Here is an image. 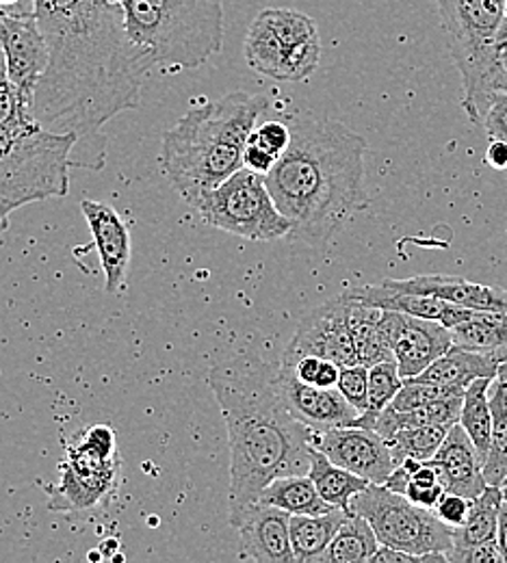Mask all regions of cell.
Segmentation results:
<instances>
[{"mask_svg":"<svg viewBox=\"0 0 507 563\" xmlns=\"http://www.w3.org/2000/svg\"><path fill=\"white\" fill-rule=\"evenodd\" d=\"M48 44V66L35 89L37 122L74 135L73 167L100 172L107 161L104 126L137 109L152 70L133 44L124 9L113 0H33Z\"/></svg>","mask_w":507,"mask_h":563,"instance_id":"cell-1","label":"cell"},{"mask_svg":"<svg viewBox=\"0 0 507 563\" xmlns=\"http://www.w3.org/2000/svg\"><path fill=\"white\" fill-rule=\"evenodd\" d=\"M230 440V525L278 477L308 475L312 429L289 410L280 368L234 355L207 377Z\"/></svg>","mask_w":507,"mask_h":563,"instance_id":"cell-2","label":"cell"},{"mask_svg":"<svg viewBox=\"0 0 507 563\" xmlns=\"http://www.w3.org/2000/svg\"><path fill=\"white\" fill-rule=\"evenodd\" d=\"M290 143L265 176L290 236L323 247L368 205L364 185L366 141L334 120L293 115Z\"/></svg>","mask_w":507,"mask_h":563,"instance_id":"cell-3","label":"cell"},{"mask_svg":"<svg viewBox=\"0 0 507 563\" xmlns=\"http://www.w3.org/2000/svg\"><path fill=\"white\" fill-rule=\"evenodd\" d=\"M267 109L265 93L230 91L189 109L165 131L161 169L187 205L196 207L207 191L243 167V150Z\"/></svg>","mask_w":507,"mask_h":563,"instance_id":"cell-4","label":"cell"},{"mask_svg":"<svg viewBox=\"0 0 507 563\" xmlns=\"http://www.w3.org/2000/svg\"><path fill=\"white\" fill-rule=\"evenodd\" d=\"M126 33L152 68L196 70L223 46V0H120Z\"/></svg>","mask_w":507,"mask_h":563,"instance_id":"cell-5","label":"cell"},{"mask_svg":"<svg viewBox=\"0 0 507 563\" xmlns=\"http://www.w3.org/2000/svg\"><path fill=\"white\" fill-rule=\"evenodd\" d=\"M74 143L44 126L22 135L0 126V234L18 209L70 194Z\"/></svg>","mask_w":507,"mask_h":563,"instance_id":"cell-6","label":"cell"},{"mask_svg":"<svg viewBox=\"0 0 507 563\" xmlns=\"http://www.w3.org/2000/svg\"><path fill=\"white\" fill-rule=\"evenodd\" d=\"M436 4L449 35L453 64L462 76V107L469 120L482 126V118L497 93L493 74L502 53L497 35L506 0H436Z\"/></svg>","mask_w":507,"mask_h":563,"instance_id":"cell-7","label":"cell"},{"mask_svg":"<svg viewBox=\"0 0 507 563\" xmlns=\"http://www.w3.org/2000/svg\"><path fill=\"white\" fill-rule=\"evenodd\" d=\"M62 479L48 486V509L57 514H91L109 503L120 484L118 438L109 424H91L66 444Z\"/></svg>","mask_w":507,"mask_h":563,"instance_id":"cell-8","label":"cell"},{"mask_svg":"<svg viewBox=\"0 0 507 563\" xmlns=\"http://www.w3.org/2000/svg\"><path fill=\"white\" fill-rule=\"evenodd\" d=\"M243 55L247 66L280 82H299L319 68L317 22L301 11L269 7L250 24Z\"/></svg>","mask_w":507,"mask_h":563,"instance_id":"cell-9","label":"cell"},{"mask_svg":"<svg viewBox=\"0 0 507 563\" xmlns=\"http://www.w3.org/2000/svg\"><path fill=\"white\" fill-rule=\"evenodd\" d=\"M352 511L368 520L379 544L417 555L423 563H447V553L453 549V529L432 509L419 507L382 484H368L356 494Z\"/></svg>","mask_w":507,"mask_h":563,"instance_id":"cell-10","label":"cell"},{"mask_svg":"<svg viewBox=\"0 0 507 563\" xmlns=\"http://www.w3.org/2000/svg\"><path fill=\"white\" fill-rule=\"evenodd\" d=\"M205 223L250 241L290 236V221L276 207L265 176L241 167L194 207Z\"/></svg>","mask_w":507,"mask_h":563,"instance_id":"cell-11","label":"cell"},{"mask_svg":"<svg viewBox=\"0 0 507 563\" xmlns=\"http://www.w3.org/2000/svg\"><path fill=\"white\" fill-rule=\"evenodd\" d=\"M0 46L9 82L35 98L48 66V44L35 9H0Z\"/></svg>","mask_w":507,"mask_h":563,"instance_id":"cell-12","label":"cell"},{"mask_svg":"<svg viewBox=\"0 0 507 563\" xmlns=\"http://www.w3.org/2000/svg\"><path fill=\"white\" fill-rule=\"evenodd\" d=\"M308 353L332 360L341 368L359 364L350 328V299L345 295L306 312L283 357H299Z\"/></svg>","mask_w":507,"mask_h":563,"instance_id":"cell-13","label":"cell"},{"mask_svg":"<svg viewBox=\"0 0 507 563\" xmlns=\"http://www.w3.org/2000/svg\"><path fill=\"white\" fill-rule=\"evenodd\" d=\"M382 330L404 379L417 377L453 347V334L447 325L397 310L382 312Z\"/></svg>","mask_w":507,"mask_h":563,"instance_id":"cell-14","label":"cell"},{"mask_svg":"<svg viewBox=\"0 0 507 563\" xmlns=\"http://www.w3.org/2000/svg\"><path fill=\"white\" fill-rule=\"evenodd\" d=\"M312 444L334 464L364 477L368 484H384L397 462L388 442L366 427H334L312 431Z\"/></svg>","mask_w":507,"mask_h":563,"instance_id":"cell-15","label":"cell"},{"mask_svg":"<svg viewBox=\"0 0 507 563\" xmlns=\"http://www.w3.org/2000/svg\"><path fill=\"white\" fill-rule=\"evenodd\" d=\"M234 529L239 531L241 540V560L258 563L295 562L290 547L289 511L258 500L245 509Z\"/></svg>","mask_w":507,"mask_h":563,"instance_id":"cell-16","label":"cell"},{"mask_svg":"<svg viewBox=\"0 0 507 563\" xmlns=\"http://www.w3.org/2000/svg\"><path fill=\"white\" fill-rule=\"evenodd\" d=\"M280 384L290 412L312 431L354 427L361 417V412L341 395L339 388H319L306 384L285 368H280Z\"/></svg>","mask_w":507,"mask_h":563,"instance_id":"cell-17","label":"cell"},{"mask_svg":"<svg viewBox=\"0 0 507 563\" xmlns=\"http://www.w3.org/2000/svg\"><path fill=\"white\" fill-rule=\"evenodd\" d=\"M428 464L434 466L444 493L462 494L473 500L488 488L484 457L460 422L449 429L444 442Z\"/></svg>","mask_w":507,"mask_h":563,"instance_id":"cell-18","label":"cell"},{"mask_svg":"<svg viewBox=\"0 0 507 563\" xmlns=\"http://www.w3.org/2000/svg\"><path fill=\"white\" fill-rule=\"evenodd\" d=\"M80 211L89 223L93 247L98 250L104 286L109 292H118L124 286L131 263V232L124 219L107 205L82 200Z\"/></svg>","mask_w":507,"mask_h":563,"instance_id":"cell-19","label":"cell"},{"mask_svg":"<svg viewBox=\"0 0 507 563\" xmlns=\"http://www.w3.org/2000/svg\"><path fill=\"white\" fill-rule=\"evenodd\" d=\"M399 290L434 295L449 303L484 310V312H507V290L499 286H486L477 282L464 280L458 276H415L408 280H384Z\"/></svg>","mask_w":507,"mask_h":563,"instance_id":"cell-20","label":"cell"},{"mask_svg":"<svg viewBox=\"0 0 507 563\" xmlns=\"http://www.w3.org/2000/svg\"><path fill=\"white\" fill-rule=\"evenodd\" d=\"M499 368L502 364L495 357L453 345L449 352L440 355L423 373H419L412 379L466 390L475 379H495L499 375Z\"/></svg>","mask_w":507,"mask_h":563,"instance_id":"cell-21","label":"cell"},{"mask_svg":"<svg viewBox=\"0 0 507 563\" xmlns=\"http://www.w3.org/2000/svg\"><path fill=\"white\" fill-rule=\"evenodd\" d=\"M352 511L332 509L317 516H290V547L297 563H319Z\"/></svg>","mask_w":507,"mask_h":563,"instance_id":"cell-22","label":"cell"},{"mask_svg":"<svg viewBox=\"0 0 507 563\" xmlns=\"http://www.w3.org/2000/svg\"><path fill=\"white\" fill-rule=\"evenodd\" d=\"M453 345L486 353L502 366L507 364V312H484L477 310L473 319L451 330Z\"/></svg>","mask_w":507,"mask_h":563,"instance_id":"cell-23","label":"cell"},{"mask_svg":"<svg viewBox=\"0 0 507 563\" xmlns=\"http://www.w3.org/2000/svg\"><path fill=\"white\" fill-rule=\"evenodd\" d=\"M308 477L315 482L319 494L334 507L352 511V498L368 486L364 477L350 473L348 468L334 464L326 453L310 444V468Z\"/></svg>","mask_w":507,"mask_h":563,"instance_id":"cell-24","label":"cell"},{"mask_svg":"<svg viewBox=\"0 0 507 563\" xmlns=\"http://www.w3.org/2000/svg\"><path fill=\"white\" fill-rule=\"evenodd\" d=\"M261 503L280 507L290 516H317L337 509L330 505L308 475H287L274 479L258 498Z\"/></svg>","mask_w":507,"mask_h":563,"instance_id":"cell-25","label":"cell"},{"mask_svg":"<svg viewBox=\"0 0 507 563\" xmlns=\"http://www.w3.org/2000/svg\"><path fill=\"white\" fill-rule=\"evenodd\" d=\"M348 297V295H345ZM350 299V297H348ZM382 308L350 299V328L356 345L359 364L373 366L384 360H395L393 347L382 330Z\"/></svg>","mask_w":507,"mask_h":563,"instance_id":"cell-26","label":"cell"},{"mask_svg":"<svg viewBox=\"0 0 507 563\" xmlns=\"http://www.w3.org/2000/svg\"><path fill=\"white\" fill-rule=\"evenodd\" d=\"M462 404H464V395L447 397V399H440V401L428 404V406L417 408V410H408V412H399V410H393V408L388 406V408L377 417L373 429H375L384 440H390L397 431L410 429V427H426V424L453 427L455 422H460Z\"/></svg>","mask_w":507,"mask_h":563,"instance_id":"cell-27","label":"cell"},{"mask_svg":"<svg viewBox=\"0 0 507 563\" xmlns=\"http://www.w3.org/2000/svg\"><path fill=\"white\" fill-rule=\"evenodd\" d=\"M502 505L504 490L497 486H488L477 498H473L464 525L453 529V549H469L497 540Z\"/></svg>","mask_w":507,"mask_h":563,"instance_id":"cell-28","label":"cell"},{"mask_svg":"<svg viewBox=\"0 0 507 563\" xmlns=\"http://www.w3.org/2000/svg\"><path fill=\"white\" fill-rule=\"evenodd\" d=\"M377 549L379 540L368 520L352 511L326 553L319 558V563H368Z\"/></svg>","mask_w":507,"mask_h":563,"instance_id":"cell-29","label":"cell"},{"mask_svg":"<svg viewBox=\"0 0 507 563\" xmlns=\"http://www.w3.org/2000/svg\"><path fill=\"white\" fill-rule=\"evenodd\" d=\"M493 379L482 377L475 379L466 393H464V404H462V415H460V424L466 429L469 438L477 446L480 455L486 460L493 442V410H491V390Z\"/></svg>","mask_w":507,"mask_h":563,"instance_id":"cell-30","label":"cell"},{"mask_svg":"<svg viewBox=\"0 0 507 563\" xmlns=\"http://www.w3.org/2000/svg\"><path fill=\"white\" fill-rule=\"evenodd\" d=\"M404 384L406 379L399 373L397 360H384L368 366V406L366 412L354 422V427L373 429L377 417L393 404Z\"/></svg>","mask_w":507,"mask_h":563,"instance_id":"cell-31","label":"cell"},{"mask_svg":"<svg viewBox=\"0 0 507 563\" xmlns=\"http://www.w3.org/2000/svg\"><path fill=\"white\" fill-rule=\"evenodd\" d=\"M451 427L442 424H426V427H410L397 431L388 442L393 457L397 464L412 457L419 462H430L438 453L440 444L444 442Z\"/></svg>","mask_w":507,"mask_h":563,"instance_id":"cell-32","label":"cell"},{"mask_svg":"<svg viewBox=\"0 0 507 563\" xmlns=\"http://www.w3.org/2000/svg\"><path fill=\"white\" fill-rule=\"evenodd\" d=\"M464 393L466 390H458V388H451V386H438V384L406 379L404 388L397 393L390 408L399 410V412H408V410H417V408H423L428 404H434V401L447 399V397H455V395H464Z\"/></svg>","mask_w":507,"mask_h":563,"instance_id":"cell-33","label":"cell"},{"mask_svg":"<svg viewBox=\"0 0 507 563\" xmlns=\"http://www.w3.org/2000/svg\"><path fill=\"white\" fill-rule=\"evenodd\" d=\"M337 388L341 395L361 412H366L368 406V366L364 364H352L341 368V377Z\"/></svg>","mask_w":507,"mask_h":563,"instance_id":"cell-34","label":"cell"},{"mask_svg":"<svg viewBox=\"0 0 507 563\" xmlns=\"http://www.w3.org/2000/svg\"><path fill=\"white\" fill-rule=\"evenodd\" d=\"M256 143H261L263 147H267L269 152H274L278 158L287 152L290 143L289 122H280V120H267L263 122L258 129L252 131L250 135Z\"/></svg>","mask_w":507,"mask_h":563,"instance_id":"cell-35","label":"cell"},{"mask_svg":"<svg viewBox=\"0 0 507 563\" xmlns=\"http://www.w3.org/2000/svg\"><path fill=\"white\" fill-rule=\"evenodd\" d=\"M488 140L507 141V91H497L482 118Z\"/></svg>","mask_w":507,"mask_h":563,"instance_id":"cell-36","label":"cell"},{"mask_svg":"<svg viewBox=\"0 0 507 563\" xmlns=\"http://www.w3.org/2000/svg\"><path fill=\"white\" fill-rule=\"evenodd\" d=\"M469 511H471V498L462 494L444 493L434 507L436 516L451 529L464 525Z\"/></svg>","mask_w":507,"mask_h":563,"instance_id":"cell-37","label":"cell"},{"mask_svg":"<svg viewBox=\"0 0 507 563\" xmlns=\"http://www.w3.org/2000/svg\"><path fill=\"white\" fill-rule=\"evenodd\" d=\"M449 563H504V555L499 551L497 540L475 544L469 549H451L447 553Z\"/></svg>","mask_w":507,"mask_h":563,"instance_id":"cell-38","label":"cell"},{"mask_svg":"<svg viewBox=\"0 0 507 563\" xmlns=\"http://www.w3.org/2000/svg\"><path fill=\"white\" fill-rule=\"evenodd\" d=\"M276 163H278V156L274 152H269L267 147H263L261 143H256L252 137L247 140V145L243 150V167L267 176Z\"/></svg>","mask_w":507,"mask_h":563,"instance_id":"cell-39","label":"cell"},{"mask_svg":"<svg viewBox=\"0 0 507 563\" xmlns=\"http://www.w3.org/2000/svg\"><path fill=\"white\" fill-rule=\"evenodd\" d=\"M442 494H444L442 484H417V482L410 479L408 486H406L404 496H406L408 500H412L415 505L434 511V507L438 505V500L442 498Z\"/></svg>","mask_w":507,"mask_h":563,"instance_id":"cell-40","label":"cell"},{"mask_svg":"<svg viewBox=\"0 0 507 563\" xmlns=\"http://www.w3.org/2000/svg\"><path fill=\"white\" fill-rule=\"evenodd\" d=\"M368 563H423L421 558L417 555H410L406 551H399V549H390V547H384L379 544L377 553L373 555V560Z\"/></svg>","mask_w":507,"mask_h":563,"instance_id":"cell-41","label":"cell"},{"mask_svg":"<svg viewBox=\"0 0 507 563\" xmlns=\"http://www.w3.org/2000/svg\"><path fill=\"white\" fill-rule=\"evenodd\" d=\"M486 161L495 169H506L507 167V141L491 140L488 150H486Z\"/></svg>","mask_w":507,"mask_h":563,"instance_id":"cell-42","label":"cell"},{"mask_svg":"<svg viewBox=\"0 0 507 563\" xmlns=\"http://www.w3.org/2000/svg\"><path fill=\"white\" fill-rule=\"evenodd\" d=\"M497 544L504 555V563H507V500L504 498L502 511H499V529H497Z\"/></svg>","mask_w":507,"mask_h":563,"instance_id":"cell-43","label":"cell"},{"mask_svg":"<svg viewBox=\"0 0 507 563\" xmlns=\"http://www.w3.org/2000/svg\"><path fill=\"white\" fill-rule=\"evenodd\" d=\"M98 549H100V553L104 555V560H111L113 555H118L120 553V540L118 538H107V540H102L100 544H98Z\"/></svg>","mask_w":507,"mask_h":563,"instance_id":"cell-44","label":"cell"},{"mask_svg":"<svg viewBox=\"0 0 507 563\" xmlns=\"http://www.w3.org/2000/svg\"><path fill=\"white\" fill-rule=\"evenodd\" d=\"M0 9H35L33 0H0Z\"/></svg>","mask_w":507,"mask_h":563,"instance_id":"cell-45","label":"cell"},{"mask_svg":"<svg viewBox=\"0 0 507 563\" xmlns=\"http://www.w3.org/2000/svg\"><path fill=\"white\" fill-rule=\"evenodd\" d=\"M497 44H499V48H504L507 44V0L506 11H504V22H502V29H499V35H497Z\"/></svg>","mask_w":507,"mask_h":563,"instance_id":"cell-46","label":"cell"},{"mask_svg":"<svg viewBox=\"0 0 507 563\" xmlns=\"http://www.w3.org/2000/svg\"><path fill=\"white\" fill-rule=\"evenodd\" d=\"M9 82V76H7V62H4V53H2V46H0V87Z\"/></svg>","mask_w":507,"mask_h":563,"instance_id":"cell-47","label":"cell"},{"mask_svg":"<svg viewBox=\"0 0 507 563\" xmlns=\"http://www.w3.org/2000/svg\"><path fill=\"white\" fill-rule=\"evenodd\" d=\"M87 560H89V562H102V560H104V555H102V553H100V549H98V551H91V553L87 555Z\"/></svg>","mask_w":507,"mask_h":563,"instance_id":"cell-48","label":"cell"},{"mask_svg":"<svg viewBox=\"0 0 507 563\" xmlns=\"http://www.w3.org/2000/svg\"><path fill=\"white\" fill-rule=\"evenodd\" d=\"M124 560H126V558H124V555H122V553H118V555H113V558H111V562H115V563H122V562H124Z\"/></svg>","mask_w":507,"mask_h":563,"instance_id":"cell-49","label":"cell"},{"mask_svg":"<svg viewBox=\"0 0 507 563\" xmlns=\"http://www.w3.org/2000/svg\"><path fill=\"white\" fill-rule=\"evenodd\" d=\"M502 490H504V498L507 500V484H504V488H502Z\"/></svg>","mask_w":507,"mask_h":563,"instance_id":"cell-50","label":"cell"},{"mask_svg":"<svg viewBox=\"0 0 507 563\" xmlns=\"http://www.w3.org/2000/svg\"><path fill=\"white\" fill-rule=\"evenodd\" d=\"M113 2H120V0H113Z\"/></svg>","mask_w":507,"mask_h":563,"instance_id":"cell-51","label":"cell"}]
</instances>
